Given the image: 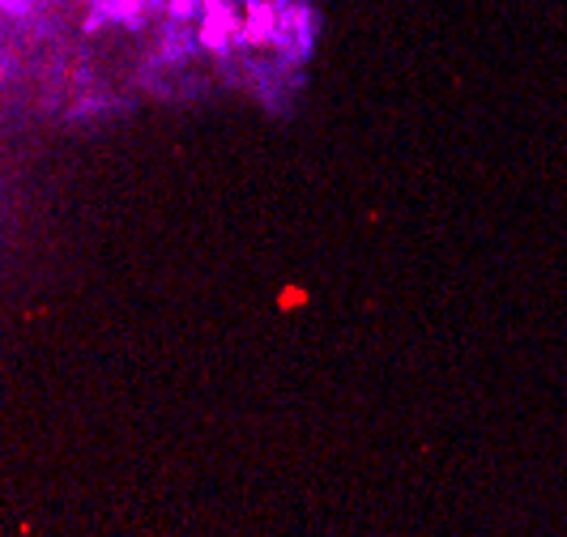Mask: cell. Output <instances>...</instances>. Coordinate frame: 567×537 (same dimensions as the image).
Returning <instances> with one entry per match:
<instances>
[{"label":"cell","mask_w":567,"mask_h":537,"mask_svg":"<svg viewBox=\"0 0 567 537\" xmlns=\"http://www.w3.org/2000/svg\"><path fill=\"white\" fill-rule=\"evenodd\" d=\"M0 13L14 17V22H26L31 17V0H0Z\"/></svg>","instance_id":"cell-1"}]
</instances>
